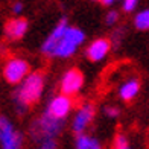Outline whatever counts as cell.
<instances>
[{
  "label": "cell",
  "instance_id": "cell-1",
  "mask_svg": "<svg viewBox=\"0 0 149 149\" xmlns=\"http://www.w3.org/2000/svg\"><path fill=\"white\" fill-rule=\"evenodd\" d=\"M44 90V76L40 72H32L24 78V81L20 84L14 94H12V102L18 114H24L26 110L37 104L41 99V94Z\"/></svg>",
  "mask_w": 149,
  "mask_h": 149
},
{
  "label": "cell",
  "instance_id": "cell-2",
  "mask_svg": "<svg viewBox=\"0 0 149 149\" xmlns=\"http://www.w3.org/2000/svg\"><path fill=\"white\" fill-rule=\"evenodd\" d=\"M64 128V120H59L49 116L47 113H43L38 119L32 122V125L29 128V134L32 140L41 143L44 140L49 139H55L56 135L63 131Z\"/></svg>",
  "mask_w": 149,
  "mask_h": 149
},
{
  "label": "cell",
  "instance_id": "cell-3",
  "mask_svg": "<svg viewBox=\"0 0 149 149\" xmlns=\"http://www.w3.org/2000/svg\"><path fill=\"white\" fill-rule=\"evenodd\" d=\"M85 41V33L81 31L79 28L74 26H69L64 33V37L59 40V43L56 44L55 50H53L52 58H69L72 56L76 49Z\"/></svg>",
  "mask_w": 149,
  "mask_h": 149
},
{
  "label": "cell",
  "instance_id": "cell-4",
  "mask_svg": "<svg viewBox=\"0 0 149 149\" xmlns=\"http://www.w3.org/2000/svg\"><path fill=\"white\" fill-rule=\"evenodd\" d=\"M3 78L11 85H20L24 81V78L31 73L29 63L23 58H9L3 65Z\"/></svg>",
  "mask_w": 149,
  "mask_h": 149
},
{
  "label": "cell",
  "instance_id": "cell-5",
  "mask_svg": "<svg viewBox=\"0 0 149 149\" xmlns=\"http://www.w3.org/2000/svg\"><path fill=\"white\" fill-rule=\"evenodd\" d=\"M23 135L6 116H0V149H22Z\"/></svg>",
  "mask_w": 149,
  "mask_h": 149
},
{
  "label": "cell",
  "instance_id": "cell-6",
  "mask_svg": "<svg viewBox=\"0 0 149 149\" xmlns=\"http://www.w3.org/2000/svg\"><path fill=\"white\" fill-rule=\"evenodd\" d=\"M72 105H73V102H72L70 96H65V94H58V96H55L49 102V105H47L44 113H47L49 116L55 117V119L64 120L67 116H69V113L72 110Z\"/></svg>",
  "mask_w": 149,
  "mask_h": 149
},
{
  "label": "cell",
  "instance_id": "cell-7",
  "mask_svg": "<svg viewBox=\"0 0 149 149\" xmlns=\"http://www.w3.org/2000/svg\"><path fill=\"white\" fill-rule=\"evenodd\" d=\"M69 28V23H67V18H61L59 22L56 23V26L52 29V32L47 35V38L43 41L41 44V52L44 53L46 56H52L53 50H55L56 44L59 43V40L64 37V33Z\"/></svg>",
  "mask_w": 149,
  "mask_h": 149
},
{
  "label": "cell",
  "instance_id": "cell-8",
  "mask_svg": "<svg viewBox=\"0 0 149 149\" xmlns=\"http://www.w3.org/2000/svg\"><path fill=\"white\" fill-rule=\"evenodd\" d=\"M84 84V76L78 69H70L64 73L63 79H61V91L65 96H72V94L78 93L81 87Z\"/></svg>",
  "mask_w": 149,
  "mask_h": 149
},
{
  "label": "cell",
  "instance_id": "cell-9",
  "mask_svg": "<svg viewBox=\"0 0 149 149\" xmlns=\"http://www.w3.org/2000/svg\"><path fill=\"white\" fill-rule=\"evenodd\" d=\"M93 117H94V107H93V104H84L76 111V114H74V117H73V123H72L73 131L76 132L78 135H81L87 130V126H88V123L93 120Z\"/></svg>",
  "mask_w": 149,
  "mask_h": 149
},
{
  "label": "cell",
  "instance_id": "cell-10",
  "mask_svg": "<svg viewBox=\"0 0 149 149\" xmlns=\"http://www.w3.org/2000/svg\"><path fill=\"white\" fill-rule=\"evenodd\" d=\"M28 28H29V23L26 18H22V17H15V18H11L6 22L5 24V35L8 40H22L26 32H28Z\"/></svg>",
  "mask_w": 149,
  "mask_h": 149
},
{
  "label": "cell",
  "instance_id": "cell-11",
  "mask_svg": "<svg viewBox=\"0 0 149 149\" xmlns=\"http://www.w3.org/2000/svg\"><path fill=\"white\" fill-rule=\"evenodd\" d=\"M110 49H111V43L107 38H97L87 47V58L93 61V63L102 61L108 55Z\"/></svg>",
  "mask_w": 149,
  "mask_h": 149
},
{
  "label": "cell",
  "instance_id": "cell-12",
  "mask_svg": "<svg viewBox=\"0 0 149 149\" xmlns=\"http://www.w3.org/2000/svg\"><path fill=\"white\" fill-rule=\"evenodd\" d=\"M139 90H140V82L137 79H128L120 85L119 96L123 100H131V99H134L135 96H137Z\"/></svg>",
  "mask_w": 149,
  "mask_h": 149
},
{
  "label": "cell",
  "instance_id": "cell-13",
  "mask_svg": "<svg viewBox=\"0 0 149 149\" xmlns=\"http://www.w3.org/2000/svg\"><path fill=\"white\" fill-rule=\"evenodd\" d=\"M76 149H102V145L99 143V140L81 134L76 139Z\"/></svg>",
  "mask_w": 149,
  "mask_h": 149
},
{
  "label": "cell",
  "instance_id": "cell-14",
  "mask_svg": "<svg viewBox=\"0 0 149 149\" xmlns=\"http://www.w3.org/2000/svg\"><path fill=\"white\" fill-rule=\"evenodd\" d=\"M134 26L139 31H148L149 29V9H143L135 15Z\"/></svg>",
  "mask_w": 149,
  "mask_h": 149
},
{
  "label": "cell",
  "instance_id": "cell-15",
  "mask_svg": "<svg viewBox=\"0 0 149 149\" xmlns=\"http://www.w3.org/2000/svg\"><path fill=\"white\" fill-rule=\"evenodd\" d=\"M117 20H119L117 11H110V12H108V14L105 15V23H107L108 26H114Z\"/></svg>",
  "mask_w": 149,
  "mask_h": 149
},
{
  "label": "cell",
  "instance_id": "cell-16",
  "mask_svg": "<svg viewBox=\"0 0 149 149\" xmlns=\"http://www.w3.org/2000/svg\"><path fill=\"white\" fill-rule=\"evenodd\" d=\"M137 3H139V0H123L122 8H123L125 12H132L135 8H137Z\"/></svg>",
  "mask_w": 149,
  "mask_h": 149
},
{
  "label": "cell",
  "instance_id": "cell-17",
  "mask_svg": "<svg viewBox=\"0 0 149 149\" xmlns=\"http://www.w3.org/2000/svg\"><path fill=\"white\" fill-rule=\"evenodd\" d=\"M38 149H56V141L55 139H49V140H44L40 143Z\"/></svg>",
  "mask_w": 149,
  "mask_h": 149
},
{
  "label": "cell",
  "instance_id": "cell-18",
  "mask_svg": "<svg viewBox=\"0 0 149 149\" xmlns=\"http://www.w3.org/2000/svg\"><path fill=\"white\" fill-rule=\"evenodd\" d=\"M128 146V140L123 134H119L116 140H114V148H126Z\"/></svg>",
  "mask_w": 149,
  "mask_h": 149
},
{
  "label": "cell",
  "instance_id": "cell-19",
  "mask_svg": "<svg viewBox=\"0 0 149 149\" xmlns=\"http://www.w3.org/2000/svg\"><path fill=\"white\" fill-rule=\"evenodd\" d=\"M105 116L111 117V119L117 117V116H119V108H117V107H107V108H105Z\"/></svg>",
  "mask_w": 149,
  "mask_h": 149
},
{
  "label": "cell",
  "instance_id": "cell-20",
  "mask_svg": "<svg viewBox=\"0 0 149 149\" xmlns=\"http://www.w3.org/2000/svg\"><path fill=\"white\" fill-rule=\"evenodd\" d=\"M23 9H24V6H23L22 2H15L12 5V12H14V14H22Z\"/></svg>",
  "mask_w": 149,
  "mask_h": 149
},
{
  "label": "cell",
  "instance_id": "cell-21",
  "mask_svg": "<svg viewBox=\"0 0 149 149\" xmlns=\"http://www.w3.org/2000/svg\"><path fill=\"white\" fill-rule=\"evenodd\" d=\"M97 2H100L102 5H105V6H110V5H113L116 0H97Z\"/></svg>",
  "mask_w": 149,
  "mask_h": 149
},
{
  "label": "cell",
  "instance_id": "cell-22",
  "mask_svg": "<svg viewBox=\"0 0 149 149\" xmlns=\"http://www.w3.org/2000/svg\"><path fill=\"white\" fill-rule=\"evenodd\" d=\"M114 149H131L130 146H126V148H114Z\"/></svg>",
  "mask_w": 149,
  "mask_h": 149
},
{
  "label": "cell",
  "instance_id": "cell-23",
  "mask_svg": "<svg viewBox=\"0 0 149 149\" xmlns=\"http://www.w3.org/2000/svg\"><path fill=\"white\" fill-rule=\"evenodd\" d=\"M122 2H123V0H122Z\"/></svg>",
  "mask_w": 149,
  "mask_h": 149
},
{
  "label": "cell",
  "instance_id": "cell-24",
  "mask_svg": "<svg viewBox=\"0 0 149 149\" xmlns=\"http://www.w3.org/2000/svg\"><path fill=\"white\" fill-rule=\"evenodd\" d=\"M96 2H97V0H96Z\"/></svg>",
  "mask_w": 149,
  "mask_h": 149
}]
</instances>
